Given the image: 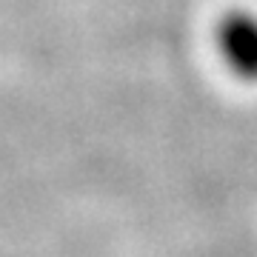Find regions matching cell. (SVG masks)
Instances as JSON below:
<instances>
[{
	"label": "cell",
	"mask_w": 257,
	"mask_h": 257,
	"mask_svg": "<svg viewBox=\"0 0 257 257\" xmlns=\"http://www.w3.org/2000/svg\"><path fill=\"white\" fill-rule=\"evenodd\" d=\"M217 52L240 80L257 83V15L254 12H229L217 23Z\"/></svg>",
	"instance_id": "1"
}]
</instances>
